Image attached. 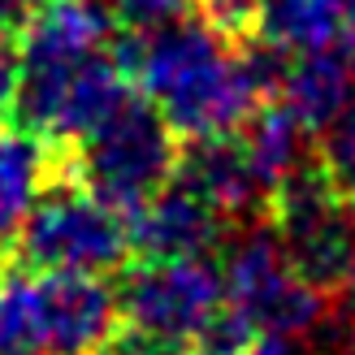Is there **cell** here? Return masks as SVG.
I'll list each match as a JSON object with an SVG mask.
<instances>
[{
  "label": "cell",
  "instance_id": "19",
  "mask_svg": "<svg viewBox=\"0 0 355 355\" xmlns=\"http://www.w3.org/2000/svg\"><path fill=\"white\" fill-rule=\"evenodd\" d=\"M13 92H17V40L0 31V121L13 109Z\"/></svg>",
  "mask_w": 355,
  "mask_h": 355
},
{
  "label": "cell",
  "instance_id": "11",
  "mask_svg": "<svg viewBox=\"0 0 355 355\" xmlns=\"http://www.w3.org/2000/svg\"><path fill=\"white\" fill-rule=\"evenodd\" d=\"M351 92H355V48L343 52L338 44L291 52L277 83V100L295 113V121L308 135H325L334 117L347 109Z\"/></svg>",
  "mask_w": 355,
  "mask_h": 355
},
{
  "label": "cell",
  "instance_id": "21",
  "mask_svg": "<svg viewBox=\"0 0 355 355\" xmlns=\"http://www.w3.org/2000/svg\"><path fill=\"white\" fill-rule=\"evenodd\" d=\"M329 316L351 334V343H355V264H351V273L343 277V286L334 291V308H329Z\"/></svg>",
  "mask_w": 355,
  "mask_h": 355
},
{
  "label": "cell",
  "instance_id": "24",
  "mask_svg": "<svg viewBox=\"0 0 355 355\" xmlns=\"http://www.w3.org/2000/svg\"><path fill=\"white\" fill-rule=\"evenodd\" d=\"M5 273H9V256L0 252V282H5Z\"/></svg>",
  "mask_w": 355,
  "mask_h": 355
},
{
  "label": "cell",
  "instance_id": "8",
  "mask_svg": "<svg viewBox=\"0 0 355 355\" xmlns=\"http://www.w3.org/2000/svg\"><path fill=\"white\" fill-rule=\"evenodd\" d=\"M126 234L139 260H178L217 252L230 234V221L182 182H165L126 217Z\"/></svg>",
  "mask_w": 355,
  "mask_h": 355
},
{
  "label": "cell",
  "instance_id": "14",
  "mask_svg": "<svg viewBox=\"0 0 355 355\" xmlns=\"http://www.w3.org/2000/svg\"><path fill=\"white\" fill-rule=\"evenodd\" d=\"M347 35V0H260L256 40L282 52L329 48Z\"/></svg>",
  "mask_w": 355,
  "mask_h": 355
},
{
  "label": "cell",
  "instance_id": "2",
  "mask_svg": "<svg viewBox=\"0 0 355 355\" xmlns=\"http://www.w3.org/2000/svg\"><path fill=\"white\" fill-rule=\"evenodd\" d=\"M117 325L104 277L13 269L0 282V355H96Z\"/></svg>",
  "mask_w": 355,
  "mask_h": 355
},
{
  "label": "cell",
  "instance_id": "12",
  "mask_svg": "<svg viewBox=\"0 0 355 355\" xmlns=\"http://www.w3.org/2000/svg\"><path fill=\"white\" fill-rule=\"evenodd\" d=\"M57 161H61V144H48V139L22 126L0 121V252L13 247L31 204L40 200L48 178L57 173Z\"/></svg>",
  "mask_w": 355,
  "mask_h": 355
},
{
  "label": "cell",
  "instance_id": "10",
  "mask_svg": "<svg viewBox=\"0 0 355 355\" xmlns=\"http://www.w3.org/2000/svg\"><path fill=\"white\" fill-rule=\"evenodd\" d=\"M117 17L100 0H44L31 26L17 35L22 65H78L96 52H109Z\"/></svg>",
  "mask_w": 355,
  "mask_h": 355
},
{
  "label": "cell",
  "instance_id": "22",
  "mask_svg": "<svg viewBox=\"0 0 355 355\" xmlns=\"http://www.w3.org/2000/svg\"><path fill=\"white\" fill-rule=\"evenodd\" d=\"M239 355H299L291 347V338H273V334H256L252 343H247Z\"/></svg>",
  "mask_w": 355,
  "mask_h": 355
},
{
  "label": "cell",
  "instance_id": "5",
  "mask_svg": "<svg viewBox=\"0 0 355 355\" xmlns=\"http://www.w3.org/2000/svg\"><path fill=\"white\" fill-rule=\"evenodd\" d=\"M264 225L282 243L291 269L334 299L355 264V204L316 152L264 200Z\"/></svg>",
  "mask_w": 355,
  "mask_h": 355
},
{
  "label": "cell",
  "instance_id": "18",
  "mask_svg": "<svg viewBox=\"0 0 355 355\" xmlns=\"http://www.w3.org/2000/svg\"><path fill=\"white\" fill-rule=\"evenodd\" d=\"M113 5H117V17L130 31H148V26H161V22L182 17L195 0H113Z\"/></svg>",
  "mask_w": 355,
  "mask_h": 355
},
{
  "label": "cell",
  "instance_id": "15",
  "mask_svg": "<svg viewBox=\"0 0 355 355\" xmlns=\"http://www.w3.org/2000/svg\"><path fill=\"white\" fill-rule=\"evenodd\" d=\"M316 156L325 161V169H329L334 182H338V191L355 204V92L347 100V109L334 117V126L321 135Z\"/></svg>",
  "mask_w": 355,
  "mask_h": 355
},
{
  "label": "cell",
  "instance_id": "23",
  "mask_svg": "<svg viewBox=\"0 0 355 355\" xmlns=\"http://www.w3.org/2000/svg\"><path fill=\"white\" fill-rule=\"evenodd\" d=\"M347 35H351V48H355V0H347Z\"/></svg>",
  "mask_w": 355,
  "mask_h": 355
},
{
  "label": "cell",
  "instance_id": "4",
  "mask_svg": "<svg viewBox=\"0 0 355 355\" xmlns=\"http://www.w3.org/2000/svg\"><path fill=\"white\" fill-rule=\"evenodd\" d=\"M13 256L22 269L40 273H92L109 277L121 264H130V234L126 217L100 204L74 173L61 148L57 173L48 178L40 200L31 204L22 230L13 239Z\"/></svg>",
  "mask_w": 355,
  "mask_h": 355
},
{
  "label": "cell",
  "instance_id": "13",
  "mask_svg": "<svg viewBox=\"0 0 355 355\" xmlns=\"http://www.w3.org/2000/svg\"><path fill=\"white\" fill-rule=\"evenodd\" d=\"M243 139V152H247V165H252V173H256V187L264 191V200L286 182V178L304 165V161H312V144H308V130L295 121V113L282 104L277 96H269L260 104V109L243 121V130H239Z\"/></svg>",
  "mask_w": 355,
  "mask_h": 355
},
{
  "label": "cell",
  "instance_id": "1",
  "mask_svg": "<svg viewBox=\"0 0 355 355\" xmlns=\"http://www.w3.org/2000/svg\"><path fill=\"white\" fill-rule=\"evenodd\" d=\"M117 65L126 69L135 92H144L178 139L239 135L269 96H277L282 69L291 52L269 44H230L208 31L200 17H173L126 35L117 44Z\"/></svg>",
  "mask_w": 355,
  "mask_h": 355
},
{
  "label": "cell",
  "instance_id": "6",
  "mask_svg": "<svg viewBox=\"0 0 355 355\" xmlns=\"http://www.w3.org/2000/svg\"><path fill=\"white\" fill-rule=\"evenodd\" d=\"M221 295L230 312H239L256 334H273V338H312L334 308L325 291H316L291 269L264 217L225 247Z\"/></svg>",
  "mask_w": 355,
  "mask_h": 355
},
{
  "label": "cell",
  "instance_id": "9",
  "mask_svg": "<svg viewBox=\"0 0 355 355\" xmlns=\"http://www.w3.org/2000/svg\"><path fill=\"white\" fill-rule=\"evenodd\" d=\"M173 182L195 191L204 204H212L221 217L234 221H260L264 217V191L256 187V173L247 165V152L239 135H200L182 139L173 165Z\"/></svg>",
  "mask_w": 355,
  "mask_h": 355
},
{
  "label": "cell",
  "instance_id": "16",
  "mask_svg": "<svg viewBox=\"0 0 355 355\" xmlns=\"http://www.w3.org/2000/svg\"><path fill=\"white\" fill-rule=\"evenodd\" d=\"M195 17L230 44H252L260 22V0H195Z\"/></svg>",
  "mask_w": 355,
  "mask_h": 355
},
{
  "label": "cell",
  "instance_id": "7",
  "mask_svg": "<svg viewBox=\"0 0 355 355\" xmlns=\"http://www.w3.org/2000/svg\"><path fill=\"white\" fill-rule=\"evenodd\" d=\"M117 282V316L121 325L144 329L165 343H191L204 321L225 304L221 295V264L208 256H178V260H135L121 264Z\"/></svg>",
  "mask_w": 355,
  "mask_h": 355
},
{
  "label": "cell",
  "instance_id": "17",
  "mask_svg": "<svg viewBox=\"0 0 355 355\" xmlns=\"http://www.w3.org/2000/svg\"><path fill=\"white\" fill-rule=\"evenodd\" d=\"M96 355H191L182 343H165V338H152L144 329H130V325H117L109 338L100 343Z\"/></svg>",
  "mask_w": 355,
  "mask_h": 355
},
{
  "label": "cell",
  "instance_id": "3",
  "mask_svg": "<svg viewBox=\"0 0 355 355\" xmlns=\"http://www.w3.org/2000/svg\"><path fill=\"white\" fill-rule=\"evenodd\" d=\"M178 148H182V139L173 135L161 109L130 87L96 130H87L78 144L65 148V156L69 173L100 204L130 217L144 200H152L165 182H173Z\"/></svg>",
  "mask_w": 355,
  "mask_h": 355
},
{
  "label": "cell",
  "instance_id": "20",
  "mask_svg": "<svg viewBox=\"0 0 355 355\" xmlns=\"http://www.w3.org/2000/svg\"><path fill=\"white\" fill-rule=\"evenodd\" d=\"M40 9H44V0H0V31L17 40Z\"/></svg>",
  "mask_w": 355,
  "mask_h": 355
}]
</instances>
